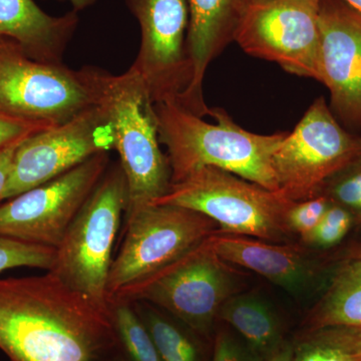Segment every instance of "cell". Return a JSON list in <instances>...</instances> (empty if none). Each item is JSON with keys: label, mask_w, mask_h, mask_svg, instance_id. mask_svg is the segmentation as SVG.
Masks as SVG:
<instances>
[{"label": "cell", "mask_w": 361, "mask_h": 361, "mask_svg": "<svg viewBox=\"0 0 361 361\" xmlns=\"http://www.w3.org/2000/svg\"><path fill=\"white\" fill-rule=\"evenodd\" d=\"M111 313L47 271L0 279V349L11 361H101Z\"/></svg>", "instance_id": "cell-1"}, {"label": "cell", "mask_w": 361, "mask_h": 361, "mask_svg": "<svg viewBox=\"0 0 361 361\" xmlns=\"http://www.w3.org/2000/svg\"><path fill=\"white\" fill-rule=\"evenodd\" d=\"M155 111L161 145L167 149L171 184L199 169L214 167L279 191L272 160L287 133L254 134L242 129L222 109H211L216 123L172 101L155 104Z\"/></svg>", "instance_id": "cell-2"}, {"label": "cell", "mask_w": 361, "mask_h": 361, "mask_svg": "<svg viewBox=\"0 0 361 361\" xmlns=\"http://www.w3.org/2000/svg\"><path fill=\"white\" fill-rule=\"evenodd\" d=\"M111 126L128 186L126 217L161 198L172 173L161 149L155 103L132 68L115 75L99 70L97 102Z\"/></svg>", "instance_id": "cell-3"}, {"label": "cell", "mask_w": 361, "mask_h": 361, "mask_svg": "<svg viewBox=\"0 0 361 361\" xmlns=\"http://www.w3.org/2000/svg\"><path fill=\"white\" fill-rule=\"evenodd\" d=\"M292 203L280 191L220 169L204 167L171 184L167 193L153 204L203 214L218 225L221 234L286 243L294 236L287 225Z\"/></svg>", "instance_id": "cell-4"}, {"label": "cell", "mask_w": 361, "mask_h": 361, "mask_svg": "<svg viewBox=\"0 0 361 361\" xmlns=\"http://www.w3.org/2000/svg\"><path fill=\"white\" fill-rule=\"evenodd\" d=\"M127 205V180L120 164H116L108 168L71 223L49 270L109 313L111 254Z\"/></svg>", "instance_id": "cell-5"}, {"label": "cell", "mask_w": 361, "mask_h": 361, "mask_svg": "<svg viewBox=\"0 0 361 361\" xmlns=\"http://www.w3.org/2000/svg\"><path fill=\"white\" fill-rule=\"evenodd\" d=\"M99 73L35 61L0 37V114L52 127L68 122L97 104Z\"/></svg>", "instance_id": "cell-6"}, {"label": "cell", "mask_w": 361, "mask_h": 361, "mask_svg": "<svg viewBox=\"0 0 361 361\" xmlns=\"http://www.w3.org/2000/svg\"><path fill=\"white\" fill-rule=\"evenodd\" d=\"M235 271L214 250L210 238L110 301L154 304L190 329L208 334L221 306L239 293Z\"/></svg>", "instance_id": "cell-7"}, {"label": "cell", "mask_w": 361, "mask_h": 361, "mask_svg": "<svg viewBox=\"0 0 361 361\" xmlns=\"http://www.w3.org/2000/svg\"><path fill=\"white\" fill-rule=\"evenodd\" d=\"M219 233L210 218L184 207L152 204L127 216L125 240L109 275V303Z\"/></svg>", "instance_id": "cell-8"}, {"label": "cell", "mask_w": 361, "mask_h": 361, "mask_svg": "<svg viewBox=\"0 0 361 361\" xmlns=\"http://www.w3.org/2000/svg\"><path fill=\"white\" fill-rule=\"evenodd\" d=\"M361 155V137L337 122L324 97H318L273 156L279 191L292 202L314 198L324 183Z\"/></svg>", "instance_id": "cell-9"}, {"label": "cell", "mask_w": 361, "mask_h": 361, "mask_svg": "<svg viewBox=\"0 0 361 361\" xmlns=\"http://www.w3.org/2000/svg\"><path fill=\"white\" fill-rule=\"evenodd\" d=\"M322 0H246L234 42L293 75L318 78Z\"/></svg>", "instance_id": "cell-10"}, {"label": "cell", "mask_w": 361, "mask_h": 361, "mask_svg": "<svg viewBox=\"0 0 361 361\" xmlns=\"http://www.w3.org/2000/svg\"><path fill=\"white\" fill-rule=\"evenodd\" d=\"M109 166V152H103L9 199L0 206V236L58 248Z\"/></svg>", "instance_id": "cell-11"}, {"label": "cell", "mask_w": 361, "mask_h": 361, "mask_svg": "<svg viewBox=\"0 0 361 361\" xmlns=\"http://www.w3.org/2000/svg\"><path fill=\"white\" fill-rule=\"evenodd\" d=\"M115 149L108 116L94 104L59 126L18 144L2 201L56 179L103 152Z\"/></svg>", "instance_id": "cell-12"}, {"label": "cell", "mask_w": 361, "mask_h": 361, "mask_svg": "<svg viewBox=\"0 0 361 361\" xmlns=\"http://www.w3.org/2000/svg\"><path fill=\"white\" fill-rule=\"evenodd\" d=\"M141 30L139 54L130 68L139 73L154 103L182 106L192 73L186 39L187 0H126Z\"/></svg>", "instance_id": "cell-13"}, {"label": "cell", "mask_w": 361, "mask_h": 361, "mask_svg": "<svg viewBox=\"0 0 361 361\" xmlns=\"http://www.w3.org/2000/svg\"><path fill=\"white\" fill-rule=\"evenodd\" d=\"M317 71L336 115L361 128V13L341 0L320 2Z\"/></svg>", "instance_id": "cell-14"}, {"label": "cell", "mask_w": 361, "mask_h": 361, "mask_svg": "<svg viewBox=\"0 0 361 361\" xmlns=\"http://www.w3.org/2000/svg\"><path fill=\"white\" fill-rule=\"evenodd\" d=\"M245 6L246 0H189L186 49L192 80L180 106L201 118L211 111L203 97L207 68L234 42Z\"/></svg>", "instance_id": "cell-15"}, {"label": "cell", "mask_w": 361, "mask_h": 361, "mask_svg": "<svg viewBox=\"0 0 361 361\" xmlns=\"http://www.w3.org/2000/svg\"><path fill=\"white\" fill-rule=\"evenodd\" d=\"M210 242L228 264L253 271L293 295L307 293L317 276L315 261L299 246L221 233Z\"/></svg>", "instance_id": "cell-16"}, {"label": "cell", "mask_w": 361, "mask_h": 361, "mask_svg": "<svg viewBox=\"0 0 361 361\" xmlns=\"http://www.w3.org/2000/svg\"><path fill=\"white\" fill-rule=\"evenodd\" d=\"M78 21L75 11L54 16L33 0H0V37L18 42L30 58L42 63H63Z\"/></svg>", "instance_id": "cell-17"}, {"label": "cell", "mask_w": 361, "mask_h": 361, "mask_svg": "<svg viewBox=\"0 0 361 361\" xmlns=\"http://www.w3.org/2000/svg\"><path fill=\"white\" fill-rule=\"evenodd\" d=\"M218 317L236 330L247 346L263 360L283 344L279 317L257 294H234L221 306Z\"/></svg>", "instance_id": "cell-18"}, {"label": "cell", "mask_w": 361, "mask_h": 361, "mask_svg": "<svg viewBox=\"0 0 361 361\" xmlns=\"http://www.w3.org/2000/svg\"><path fill=\"white\" fill-rule=\"evenodd\" d=\"M312 329L344 326L361 329V257L346 263L316 306Z\"/></svg>", "instance_id": "cell-19"}, {"label": "cell", "mask_w": 361, "mask_h": 361, "mask_svg": "<svg viewBox=\"0 0 361 361\" xmlns=\"http://www.w3.org/2000/svg\"><path fill=\"white\" fill-rule=\"evenodd\" d=\"M360 348L361 329L322 327L294 345V361H358Z\"/></svg>", "instance_id": "cell-20"}, {"label": "cell", "mask_w": 361, "mask_h": 361, "mask_svg": "<svg viewBox=\"0 0 361 361\" xmlns=\"http://www.w3.org/2000/svg\"><path fill=\"white\" fill-rule=\"evenodd\" d=\"M148 329L161 361H200V351L191 336L149 306L137 311Z\"/></svg>", "instance_id": "cell-21"}, {"label": "cell", "mask_w": 361, "mask_h": 361, "mask_svg": "<svg viewBox=\"0 0 361 361\" xmlns=\"http://www.w3.org/2000/svg\"><path fill=\"white\" fill-rule=\"evenodd\" d=\"M114 329L130 361H161L155 343L134 303L113 300L110 303Z\"/></svg>", "instance_id": "cell-22"}, {"label": "cell", "mask_w": 361, "mask_h": 361, "mask_svg": "<svg viewBox=\"0 0 361 361\" xmlns=\"http://www.w3.org/2000/svg\"><path fill=\"white\" fill-rule=\"evenodd\" d=\"M319 195L348 210L355 223H361V155L331 176Z\"/></svg>", "instance_id": "cell-23"}, {"label": "cell", "mask_w": 361, "mask_h": 361, "mask_svg": "<svg viewBox=\"0 0 361 361\" xmlns=\"http://www.w3.org/2000/svg\"><path fill=\"white\" fill-rule=\"evenodd\" d=\"M56 251L51 247L0 236V273L20 267L49 271L54 266Z\"/></svg>", "instance_id": "cell-24"}, {"label": "cell", "mask_w": 361, "mask_h": 361, "mask_svg": "<svg viewBox=\"0 0 361 361\" xmlns=\"http://www.w3.org/2000/svg\"><path fill=\"white\" fill-rule=\"evenodd\" d=\"M355 224L353 216L345 209L331 203L314 230L301 239L305 245L326 249L341 243Z\"/></svg>", "instance_id": "cell-25"}, {"label": "cell", "mask_w": 361, "mask_h": 361, "mask_svg": "<svg viewBox=\"0 0 361 361\" xmlns=\"http://www.w3.org/2000/svg\"><path fill=\"white\" fill-rule=\"evenodd\" d=\"M330 205L323 195L301 202H293L287 212V225L292 234L305 238L314 230Z\"/></svg>", "instance_id": "cell-26"}, {"label": "cell", "mask_w": 361, "mask_h": 361, "mask_svg": "<svg viewBox=\"0 0 361 361\" xmlns=\"http://www.w3.org/2000/svg\"><path fill=\"white\" fill-rule=\"evenodd\" d=\"M52 126L28 122L0 114V149L16 146L30 135Z\"/></svg>", "instance_id": "cell-27"}, {"label": "cell", "mask_w": 361, "mask_h": 361, "mask_svg": "<svg viewBox=\"0 0 361 361\" xmlns=\"http://www.w3.org/2000/svg\"><path fill=\"white\" fill-rule=\"evenodd\" d=\"M212 361H264L247 344L230 332H219L216 337Z\"/></svg>", "instance_id": "cell-28"}, {"label": "cell", "mask_w": 361, "mask_h": 361, "mask_svg": "<svg viewBox=\"0 0 361 361\" xmlns=\"http://www.w3.org/2000/svg\"><path fill=\"white\" fill-rule=\"evenodd\" d=\"M18 146V145H16V146L0 149V201H2V197H4V191H6L14 152H16Z\"/></svg>", "instance_id": "cell-29"}, {"label": "cell", "mask_w": 361, "mask_h": 361, "mask_svg": "<svg viewBox=\"0 0 361 361\" xmlns=\"http://www.w3.org/2000/svg\"><path fill=\"white\" fill-rule=\"evenodd\" d=\"M264 361H294L293 344L284 341L283 344Z\"/></svg>", "instance_id": "cell-30"}, {"label": "cell", "mask_w": 361, "mask_h": 361, "mask_svg": "<svg viewBox=\"0 0 361 361\" xmlns=\"http://www.w3.org/2000/svg\"><path fill=\"white\" fill-rule=\"evenodd\" d=\"M59 1H66L73 6V11H82L84 9L89 8V7L94 6L97 0H59Z\"/></svg>", "instance_id": "cell-31"}, {"label": "cell", "mask_w": 361, "mask_h": 361, "mask_svg": "<svg viewBox=\"0 0 361 361\" xmlns=\"http://www.w3.org/2000/svg\"><path fill=\"white\" fill-rule=\"evenodd\" d=\"M341 1L361 13V0H341Z\"/></svg>", "instance_id": "cell-32"}, {"label": "cell", "mask_w": 361, "mask_h": 361, "mask_svg": "<svg viewBox=\"0 0 361 361\" xmlns=\"http://www.w3.org/2000/svg\"><path fill=\"white\" fill-rule=\"evenodd\" d=\"M358 361H361V348L360 353H358Z\"/></svg>", "instance_id": "cell-33"}, {"label": "cell", "mask_w": 361, "mask_h": 361, "mask_svg": "<svg viewBox=\"0 0 361 361\" xmlns=\"http://www.w3.org/2000/svg\"><path fill=\"white\" fill-rule=\"evenodd\" d=\"M360 257H361V256H360Z\"/></svg>", "instance_id": "cell-34"}]
</instances>
